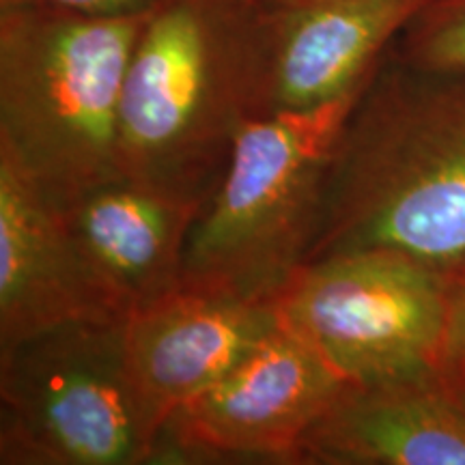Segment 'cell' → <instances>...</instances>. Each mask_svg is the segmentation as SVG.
<instances>
[{"label":"cell","mask_w":465,"mask_h":465,"mask_svg":"<svg viewBox=\"0 0 465 465\" xmlns=\"http://www.w3.org/2000/svg\"><path fill=\"white\" fill-rule=\"evenodd\" d=\"M386 248L452 272L465 259V69L388 52L336 147L308 261Z\"/></svg>","instance_id":"6da1fadb"},{"label":"cell","mask_w":465,"mask_h":465,"mask_svg":"<svg viewBox=\"0 0 465 465\" xmlns=\"http://www.w3.org/2000/svg\"><path fill=\"white\" fill-rule=\"evenodd\" d=\"M147 15L0 0V158L56 212L125 177L121 95Z\"/></svg>","instance_id":"7a4b0ae2"},{"label":"cell","mask_w":465,"mask_h":465,"mask_svg":"<svg viewBox=\"0 0 465 465\" xmlns=\"http://www.w3.org/2000/svg\"><path fill=\"white\" fill-rule=\"evenodd\" d=\"M263 0H162L125 72L119 116L124 174L205 205L252 119Z\"/></svg>","instance_id":"3957f363"},{"label":"cell","mask_w":465,"mask_h":465,"mask_svg":"<svg viewBox=\"0 0 465 465\" xmlns=\"http://www.w3.org/2000/svg\"><path fill=\"white\" fill-rule=\"evenodd\" d=\"M364 89L306 113L243 124L190 229L182 287L274 302L311 257L342 127Z\"/></svg>","instance_id":"277c9868"},{"label":"cell","mask_w":465,"mask_h":465,"mask_svg":"<svg viewBox=\"0 0 465 465\" xmlns=\"http://www.w3.org/2000/svg\"><path fill=\"white\" fill-rule=\"evenodd\" d=\"M125 319L69 323L0 353V463H168L134 386Z\"/></svg>","instance_id":"5b68a950"},{"label":"cell","mask_w":465,"mask_h":465,"mask_svg":"<svg viewBox=\"0 0 465 465\" xmlns=\"http://www.w3.org/2000/svg\"><path fill=\"white\" fill-rule=\"evenodd\" d=\"M457 281L444 267L386 248L308 261L276 295L278 328L342 381L438 371Z\"/></svg>","instance_id":"8992f818"},{"label":"cell","mask_w":465,"mask_h":465,"mask_svg":"<svg viewBox=\"0 0 465 465\" xmlns=\"http://www.w3.org/2000/svg\"><path fill=\"white\" fill-rule=\"evenodd\" d=\"M347 381L278 328L166 424L168 463L295 465L298 449Z\"/></svg>","instance_id":"52a82bcc"},{"label":"cell","mask_w":465,"mask_h":465,"mask_svg":"<svg viewBox=\"0 0 465 465\" xmlns=\"http://www.w3.org/2000/svg\"><path fill=\"white\" fill-rule=\"evenodd\" d=\"M433 0L265 3L250 114L306 113L371 83L401 33Z\"/></svg>","instance_id":"ba28073f"},{"label":"cell","mask_w":465,"mask_h":465,"mask_svg":"<svg viewBox=\"0 0 465 465\" xmlns=\"http://www.w3.org/2000/svg\"><path fill=\"white\" fill-rule=\"evenodd\" d=\"M125 317L63 213L0 158V353L63 325Z\"/></svg>","instance_id":"9c48e42d"},{"label":"cell","mask_w":465,"mask_h":465,"mask_svg":"<svg viewBox=\"0 0 465 465\" xmlns=\"http://www.w3.org/2000/svg\"><path fill=\"white\" fill-rule=\"evenodd\" d=\"M278 330L274 304L182 287L125 319V353L144 410L164 433L199 397Z\"/></svg>","instance_id":"30bf717a"},{"label":"cell","mask_w":465,"mask_h":465,"mask_svg":"<svg viewBox=\"0 0 465 465\" xmlns=\"http://www.w3.org/2000/svg\"><path fill=\"white\" fill-rule=\"evenodd\" d=\"M295 465H465V403L440 369L345 383Z\"/></svg>","instance_id":"8fae6325"},{"label":"cell","mask_w":465,"mask_h":465,"mask_svg":"<svg viewBox=\"0 0 465 465\" xmlns=\"http://www.w3.org/2000/svg\"><path fill=\"white\" fill-rule=\"evenodd\" d=\"M201 207L124 177L61 213L130 317L182 289L185 246Z\"/></svg>","instance_id":"7c38bea8"},{"label":"cell","mask_w":465,"mask_h":465,"mask_svg":"<svg viewBox=\"0 0 465 465\" xmlns=\"http://www.w3.org/2000/svg\"><path fill=\"white\" fill-rule=\"evenodd\" d=\"M392 54L416 67L465 69V0H433L401 33Z\"/></svg>","instance_id":"4fadbf2b"},{"label":"cell","mask_w":465,"mask_h":465,"mask_svg":"<svg viewBox=\"0 0 465 465\" xmlns=\"http://www.w3.org/2000/svg\"><path fill=\"white\" fill-rule=\"evenodd\" d=\"M440 371L449 386L459 394L465 403V287L457 282L455 308L446 339L444 356H441Z\"/></svg>","instance_id":"5bb4252c"},{"label":"cell","mask_w":465,"mask_h":465,"mask_svg":"<svg viewBox=\"0 0 465 465\" xmlns=\"http://www.w3.org/2000/svg\"><path fill=\"white\" fill-rule=\"evenodd\" d=\"M69 11L100 17H132L151 14L162 0H42Z\"/></svg>","instance_id":"9a60e30c"},{"label":"cell","mask_w":465,"mask_h":465,"mask_svg":"<svg viewBox=\"0 0 465 465\" xmlns=\"http://www.w3.org/2000/svg\"><path fill=\"white\" fill-rule=\"evenodd\" d=\"M450 274H452V278H455L459 284H461V287H465V259L455 267V270L450 272Z\"/></svg>","instance_id":"2e32d148"},{"label":"cell","mask_w":465,"mask_h":465,"mask_svg":"<svg viewBox=\"0 0 465 465\" xmlns=\"http://www.w3.org/2000/svg\"><path fill=\"white\" fill-rule=\"evenodd\" d=\"M265 3H276V5H291V3H306V0H265Z\"/></svg>","instance_id":"e0dca14e"}]
</instances>
